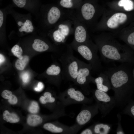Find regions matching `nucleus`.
I'll use <instances>...</instances> for the list:
<instances>
[{
    "label": "nucleus",
    "instance_id": "1",
    "mask_svg": "<svg viewBox=\"0 0 134 134\" xmlns=\"http://www.w3.org/2000/svg\"><path fill=\"white\" fill-rule=\"evenodd\" d=\"M93 36L102 60L106 62H117L124 63L131 60L129 46L117 40L113 33L102 32Z\"/></svg>",
    "mask_w": 134,
    "mask_h": 134
},
{
    "label": "nucleus",
    "instance_id": "2",
    "mask_svg": "<svg viewBox=\"0 0 134 134\" xmlns=\"http://www.w3.org/2000/svg\"><path fill=\"white\" fill-rule=\"evenodd\" d=\"M134 21V12H124L105 8L93 32L115 34Z\"/></svg>",
    "mask_w": 134,
    "mask_h": 134
},
{
    "label": "nucleus",
    "instance_id": "3",
    "mask_svg": "<svg viewBox=\"0 0 134 134\" xmlns=\"http://www.w3.org/2000/svg\"><path fill=\"white\" fill-rule=\"evenodd\" d=\"M105 8L94 0L83 1L76 9L73 10L76 17L92 32L101 17Z\"/></svg>",
    "mask_w": 134,
    "mask_h": 134
},
{
    "label": "nucleus",
    "instance_id": "4",
    "mask_svg": "<svg viewBox=\"0 0 134 134\" xmlns=\"http://www.w3.org/2000/svg\"><path fill=\"white\" fill-rule=\"evenodd\" d=\"M73 50L69 44H65L60 52L59 60L62 67V78L75 81L79 60L74 56Z\"/></svg>",
    "mask_w": 134,
    "mask_h": 134
},
{
    "label": "nucleus",
    "instance_id": "5",
    "mask_svg": "<svg viewBox=\"0 0 134 134\" xmlns=\"http://www.w3.org/2000/svg\"><path fill=\"white\" fill-rule=\"evenodd\" d=\"M69 44L91 65L92 71L97 73L102 72L103 68L98 54V48L92 39L83 43L71 42Z\"/></svg>",
    "mask_w": 134,
    "mask_h": 134
},
{
    "label": "nucleus",
    "instance_id": "6",
    "mask_svg": "<svg viewBox=\"0 0 134 134\" xmlns=\"http://www.w3.org/2000/svg\"><path fill=\"white\" fill-rule=\"evenodd\" d=\"M68 11L59 5L52 6L42 11L44 31L47 33L60 22L68 18Z\"/></svg>",
    "mask_w": 134,
    "mask_h": 134
},
{
    "label": "nucleus",
    "instance_id": "7",
    "mask_svg": "<svg viewBox=\"0 0 134 134\" xmlns=\"http://www.w3.org/2000/svg\"><path fill=\"white\" fill-rule=\"evenodd\" d=\"M74 32L72 21L68 18L60 22L47 33L57 45L62 46L65 44L68 37Z\"/></svg>",
    "mask_w": 134,
    "mask_h": 134
},
{
    "label": "nucleus",
    "instance_id": "8",
    "mask_svg": "<svg viewBox=\"0 0 134 134\" xmlns=\"http://www.w3.org/2000/svg\"><path fill=\"white\" fill-rule=\"evenodd\" d=\"M68 17L72 21L74 28V38L71 42L82 44L91 39L87 27L76 17L73 10H69Z\"/></svg>",
    "mask_w": 134,
    "mask_h": 134
},
{
    "label": "nucleus",
    "instance_id": "9",
    "mask_svg": "<svg viewBox=\"0 0 134 134\" xmlns=\"http://www.w3.org/2000/svg\"><path fill=\"white\" fill-rule=\"evenodd\" d=\"M114 34L118 38L134 49V21Z\"/></svg>",
    "mask_w": 134,
    "mask_h": 134
},
{
    "label": "nucleus",
    "instance_id": "10",
    "mask_svg": "<svg viewBox=\"0 0 134 134\" xmlns=\"http://www.w3.org/2000/svg\"><path fill=\"white\" fill-rule=\"evenodd\" d=\"M92 67L89 63L87 64L79 60V66L77 75L75 81L81 85L85 84L88 80L92 79L91 75Z\"/></svg>",
    "mask_w": 134,
    "mask_h": 134
},
{
    "label": "nucleus",
    "instance_id": "11",
    "mask_svg": "<svg viewBox=\"0 0 134 134\" xmlns=\"http://www.w3.org/2000/svg\"><path fill=\"white\" fill-rule=\"evenodd\" d=\"M108 9L117 11L134 12V1L133 0H118L107 3Z\"/></svg>",
    "mask_w": 134,
    "mask_h": 134
},
{
    "label": "nucleus",
    "instance_id": "12",
    "mask_svg": "<svg viewBox=\"0 0 134 134\" xmlns=\"http://www.w3.org/2000/svg\"><path fill=\"white\" fill-rule=\"evenodd\" d=\"M99 76L94 79L97 89L106 92L109 89L108 85L105 84L104 82L108 79L107 75L104 72H100Z\"/></svg>",
    "mask_w": 134,
    "mask_h": 134
},
{
    "label": "nucleus",
    "instance_id": "13",
    "mask_svg": "<svg viewBox=\"0 0 134 134\" xmlns=\"http://www.w3.org/2000/svg\"><path fill=\"white\" fill-rule=\"evenodd\" d=\"M17 24L19 27L18 31L19 32L31 33L34 31V27L32 22L29 19L18 20L17 21Z\"/></svg>",
    "mask_w": 134,
    "mask_h": 134
},
{
    "label": "nucleus",
    "instance_id": "14",
    "mask_svg": "<svg viewBox=\"0 0 134 134\" xmlns=\"http://www.w3.org/2000/svg\"><path fill=\"white\" fill-rule=\"evenodd\" d=\"M83 0H60L59 5L68 10H75L80 5Z\"/></svg>",
    "mask_w": 134,
    "mask_h": 134
},
{
    "label": "nucleus",
    "instance_id": "15",
    "mask_svg": "<svg viewBox=\"0 0 134 134\" xmlns=\"http://www.w3.org/2000/svg\"><path fill=\"white\" fill-rule=\"evenodd\" d=\"M32 47L35 50L40 52L47 51L51 47L48 43L39 39L34 40Z\"/></svg>",
    "mask_w": 134,
    "mask_h": 134
},
{
    "label": "nucleus",
    "instance_id": "16",
    "mask_svg": "<svg viewBox=\"0 0 134 134\" xmlns=\"http://www.w3.org/2000/svg\"><path fill=\"white\" fill-rule=\"evenodd\" d=\"M46 73L48 76L62 78L61 66L59 64L51 65L47 69Z\"/></svg>",
    "mask_w": 134,
    "mask_h": 134
},
{
    "label": "nucleus",
    "instance_id": "17",
    "mask_svg": "<svg viewBox=\"0 0 134 134\" xmlns=\"http://www.w3.org/2000/svg\"><path fill=\"white\" fill-rule=\"evenodd\" d=\"M91 114L90 112L87 110L81 111L77 115L76 120L78 123L80 125H84L90 119Z\"/></svg>",
    "mask_w": 134,
    "mask_h": 134
},
{
    "label": "nucleus",
    "instance_id": "18",
    "mask_svg": "<svg viewBox=\"0 0 134 134\" xmlns=\"http://www.w3.org/2000/svg\"><path fill=\"white\" fill-rule=\"evenodd\" d=\"M67 93L70 98L77 101H82L84 99V96L82 93L79 90H76L74 88H69Z\"/></svg>",
    "mask_w": 134,
    "mask_h": 134
},
{
    "label": "nucleus",
    "instance_id": "19",
    "mask_svg": "<svg viewBox=\"0 0 134 134\" xmlns=\"http://www.w3.org/2000/svg\"><path fill=\"white\" fill-rule=\"evenodd\" d=\"M3 118L4 120L8 122L14 123L19 121V117L15 113H10L8 110H5L3 113Z\"/></svg>",
    "mask_w": 134,
    "mask_h": 134
},
{
    "label": "nucleus",
    "instance_id": "20",
    "mask_svg": "<svg viewBox=\"0 0 134 134\" xmlns=\"http://www.w3.org/2000/svg\"><path fill=\"white\" fill-rule=\"evenodd\" d=\"M42 122L41 117L36 115H32L29 116L27 119V124L32 126H35L41 124Z\"/></svg>",
    "mask_w": 134,
    "mask_h": 134
},
{
    "label": "nucleus",
    "instance_id": "21",
    "mask_svg": "<svg viewBox=\"0 0 134 134\" xmlns=\"http://www.w3.org/2000/svg\"><path fill=\"white\" fill-rule=\"evenodd\" d=\"M29 61V57L27 55H24L22 59H18L16 60L15 64V67L18 70H22L24 69Z\"/></svg>",
    "mask_w": 134,
    "mask_h": 134
},
{
    "label": "nucleus",
    "instance_id": "22",
    "mask_svg": "<svg viewBox=\"0 0 134 134\" xmlns=\"http://www.w3.org/2000/svg\"><path fill=\"white\" fill-rule=\"evenodd\" d=\"M95 95L97 100L100 101L107 102L111 100L110 97L105 92L98 89L95 91Z\"/></svg>",
    "mask_w": 134,
    "mask_h": 134
},
{
    "label": "nucleus",
    "instance_id": "23",
    "mask_svg": "<svg viewBox=\"0 0 134 134\" xmlns=\"http://www.w3.org/2000/svg\"><path fill=\"white\" fill-rule=\"evenodd\" d=\"M109 127L107 125L100 124L96 125L94 131L97 134H106L109 132Z\"/></svg>",
    "mask_w": 134,
    "mask_h": 134
},
{
    "label": "nucleus",
    "instance_id": "24",
    "mask_svg": "<svg viewBox=\"0 0 134 134\" xmlns=\"http://www.w3.org/2000/svg\"><path fill=\"white\" fill-rule=\"evenodd\" d=\"M43 128L44 129L53 133H60L63 131L62 128L56 127L51 123L45 124L43 126Z\"/></svg>",
    "mask_w": 134,
    "mask_h": 134
},
{
    "label": "nucleus",
    "instance_id": "25",
    "mask_svg": "<svg viewBox=\"0 0 134 134\" xmlns=\"http://www.w3.org/2000/svg\"><path fill=\"white\" fill-rule=\"evenodd\" d=\"M44 96H41L40 98V100L42 104H45L47 102L52 103L55 100L54 98L51 97V93L48 92H45L43 94Z\"/></svg>",
    "mask_w": 134,
    "mask_h": 134
},
{
    "label": "nucleus",
    "instance_id": "26",
    "mask_svg": "<svg viewBox=\"0 0 134 134\" xmlns=\"http://www.w3.org/2000/svg\"><path fill=\"white\" fill-rule=\"evenodd\" d=\"M11 51L13 55L18 59H22L23 58L22 49L18 45L16 44L14 45L11 48Z\"/></svg>",
    "mask_w": 134,
    "mask_h": 134
},
{
    "label": "nucleus",
    "instance_id": "27",
    "mask_svg": "<svg viewBox=\"0 0 134 134\" xmlns=\"http://www.w3.org/2000/svg\"><path fill=\"white\" fill-rule=\"evenodd\" d=\"M39 109V107L38 103L34 101L32 102L28 108L29 111L33 114L37 113Z\"/></svg>",
    "mask_w": 134,
    "mask_h": 134
},
{
    "label": "nucleus",
    "instance_id": "28",
    "mask_svg": "<svg viewBox=\"0 0 134 134\" xmlns=\"http://www.w3.org/2000/svg\"><path fill=\"white\" fill-rule=\"evenodd\" d=\"M21 77L23 82L26 83L29 81L30 77L29 73L25 72L21 75Z\"/></svg>",
    "mask_w": 134,
    "mask_h": 134
},
{
    "label": "nucleus",
    "instance_id": "29",
    "mask_svg": "<svg viewBox=\"0 0 134 134\" xmlns=\"http://www.w3.org/2000/svg\"><path fill=\"white\" fill-rule=\"evenodd\" d=\"M12 95V93L10 91L6 90H3L1 94L2 97L6 99H9Z\"/></svg>",
    "mask_w": 134,
    "mask_h": 134
},
{
    "label": "nucleus",
    "instance_id": "30",
    "mask_svg": "<svg viewBox=\"0 0 134 134\" xmlns=\"http://www.w3.org/2000/svg\"><path fill=\"white\" fill-rule=\"evenodd\" d=\"M12 1L17 7L20 8L24 7L26 3V0H12Z\"/></svg>",
    "mask_w": 134,
    "mask_h": 134
},
{
    "label": "nucleus",
    "instance_id": "31",
    "mask_svg": "<svg viewBox=\"0 0 134 134\" xmlns=\"http://www.w3.org/2000/svg\"><path fill=\"white\" fill-rule=\"evenodd\" d=\"M8 101L11 104H14L17 103L18 100L16 96L12 95L10 98L8 99Z\"/></svg>",
    "mask_w": 134,
    "mask_h": 134
},
{
    "label": "nucleus",
    "instance_id": "32",
    "mask_svg": "<svg viewBox=\"0 0 134 134\" xmlns=\"http://www.w3.org/2000/svg\"><path fill=\"white\" fill-rule=\"evenodd\" d=\"M44 85L41 82H39L37 85V86L34 88V90L37 92H40L43 89Z\"/></svg>",
    "mask_w": 134,
    "mask_h": 134
},
{
    "label": "nucleus",
    "instance_id": "33",
    "mask_svg": "<svg viewBox=\"0 0 134 134\" xmlns=\"http://www.w3.org/2000/svg\"><path fill=\"white\" fill-rule=\"evenodd\" d=\"M4 17L3 13L1 10H0V28H1L4 22Z\"/></svg>",
    "mask_w": 134,
    "mask_h": 134
},
{
    "label": "nucleus",
    "instance_id": "34",
    "mask_svg": "<svg viewBox=\"0 0 134 134\" xmlns=\"http://www.w3.org/2000/svg\"><path fill=\"white\" fill-rule=\"evenodd\" d=\"M81 134H92L91 131L88 129H86L83 131L81 133Z\"/></svg>",
    "mask_w": 134,
    "mask_h": 134
},
{
    "label": "nucleus",
    "instance_id": "35",
    "mask_svg": "<svg viewBox=\"0 0 134 134\" xmlns=\"http://www.w3.org/2000/svg\"><path fill=\"white\" fill-rule=\"evenodd\" d=\"M5 61V58L4 56L1 54H0V65H1Z\"/></svg>",
    "mask_w": 134,
    "mask_h": 134
},
{
    "label": "nucleus",
    "instance_id": "36",
    "mask_svg": "<svg viewBox=\"0 0 134 134\" xmlns=\"http://www.w3.org/2000/svg\"><path fill=\"white\" fill-rule=\"evenodd\" d=\"M131 111L132 114L134 116V105L131 107Z\"/></svg>",
    "mask_w": 134,
    "mask_h": 134
},
{
    "label": "nucleus",
    "instance_id": "37",
    "mask_svg": "<svg viewBox=\"0 0 134 134\" xmlns=\"http://www.w3.org/2000/svg\"><path fill=\"white\" fill-rule=\"evenodd\" d=\"M123 133L121 132H118L117 133V134H123Z\"/></svg>",
    "mask_w": 134,
    "mask_h": 134
}]
</instances>
